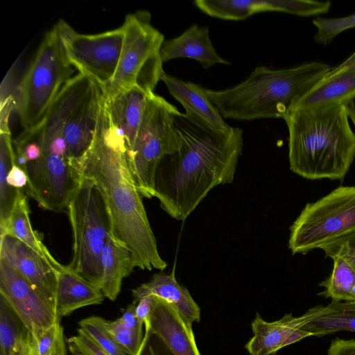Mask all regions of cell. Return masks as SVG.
Returning <instances> with one entry per match:
<instances>
[{
	"instance_id": "obj_1",
	"label": "cell",
	"mask_w": 355,
	"mask_h": 355,
	"mask_svg": "<svg viewBox=\"0 0 355 355\" xmlns=\"http://www.w3.org/2000/svg\"><path fill=\"white\" fill-rule=\"evenodd\" d=\"M175 145L157 168L155 196L172 218L184 220L214 187L232 182L243 150V132L214 128L179 111Z\"/></svg>"
},
{
	"instance_id": "obj_2",
	"label": "cell",
	"mask_w": 355,
	"mask_h": 355,
	"mask_svg": "<svg viewBox=\"0 0 355 355\" xmlns=\"http://www.w3.org/2000/svg\"><path fill=\"white\" fill-rule=\"evenodd\" d=\"M78 168L98 188L108 212L111 232L130 250L135 268L165 269L167 263L158 252L141 196L128 164L125 147L110 132L104 100L96 137Z\"/></svg>"
},
{
	"instance_id": "obj_3",
	"label": "cell",
	"mask_w": 355,
	"mask_h": 355,
	"mask_svg": "<svg viewBox=\"0 0 355 355\" xmlns=\"http://www.w3.org/2000/svg\"><path fill=\"white\" fill-rule=\"evenodd\" d=\"M347 105L291 112L288 130L290 169L308 180H343L355 159V132Z\"/></svg>"
},
{
	"instance_id": "obj_4",
	"label": "cell",
	"mask_w": 355,
	"mask_h": 355,
	"mask_svg": "<svg viewBox=\"0 0 355 355\" xmlns=\"http://www.w3.org/2000/svg\"><path fill=\"white\" fill-rule=\"evenodd\" d=\"M331 67L320 62L271 69L257 67L239 84L221 90L205 89L225 119H284L302 95Z\"/></svg>"
},
{
	"instance_id": "obj_5",
	"label": "cell",
	"mask_w": 355,
	"mask_h": 355,
	"mask_svg": "<svg viewBox=\"0 0 355 355\" xmlns=\"http://www.w3.org/2000/svg\"><path fill=\"white\" fill-rule=\"evenodd\" d=\"M67 213L73 232V256L67 267L101 288V254L111 223L103 197L94 182L81 175Z\"/></svg>"
},
{
	"instance_id": "obj_6",
	"label": "cell",
	"mask_w": 355,
	"mask_h": 355,
	"mask_svg": "<svg viewBox=\"0 0 355 355\" xmlns=\"http://www.w3.org/2000/svg\"><path fill=\"white\" fill-rule=\"evenodd\" d=\"M73 68L55 26L46 33L20 83L18 107L23 134L37 133L61 89L73 77Z\"/></svg>"
},
{
	"instance_id": "obj_7",
	"label": "cell",
	"mask_w": 355,
	"mask_h": 355,
	"mask_svg": "<svg viewBox=\"0 0 355 355\" xmlns=\"http://www.w3.org/2000/svg\"><path fill=\"white\" fill-rule=\"evenodd\" d=\"M146 10L128 14L122 27L124 40L114 78L103 91L105 98L137 86L154 92L164 73L160 50L164 35L151 24Z\"/></svg>"
},
{
	"instance_id": "obj_8",
	"label": "cell",
	"mask_w": 355,
	"mask_h": 355,
	"mask_svg": "<svg viewBox=\"0 0 355 355\" xmlns=\"http://www.w3.org/2000/svg\"><path fill=\"white\" fill-rule=\"evenodd\" d=\"M176 107L153 93L132 148L126 152L128 164L141 196H155V179L161 159L173 150Z\"/></svg>"
},
{
	"instance_id": "obj_9",
	"label": "cell",
	"mask_w": 355,
	"mask_h": 355,
	"mask_svg": "<svg viewBox=\"0 0 355 355\" xmlns=\"http://www.w3.org/2000/svg\"><path fill=\"white\" fill-rule=\"evenodd\" d=\"M355 230V187H340L306 205L290 227L288 248L306 254Z\"/></svg>"
},
{
	"instance_id": "obj_10",
	"label": "cell",
	"mask_w": 355,
	"mask_h": 355,
	"mask_svg": "<svg viewBox=\"0 0 355 355\" xmlns=\"http://www.w3.org/2000/svg\"><path fill=\"white\" fill-rule=\"evenodd\" d=\"M55 26L69 62L103 91L118 67L124 40L123 27L88 35L77 33L62 19Z\"/></svg>"
},
{
	"instance_id": "obj_11",
	"label": "cell",
	"mask_w": 355,
	"mask_h": 355,
	"mask_svg": "<svg viewBox=\"0 0 355 355\" xmlns=\"http://www.w3.org/2000/svg\"><path fill=\"white\" fill-rule=\"evenodd\" d=\"M0 296L16 313L32 336L60 322L52 306L18 271L1 259Z\"/></svg>"
},
{
	"instance_id": "obj_12",
	"label": "cell",
	"mask_w": 355,
	"mask_h": 355,
	"mask_svg": "<svg viewBox=\"0 0 355 355\" xmlns=\"http://www.w3.org/2000/svg\"><path fill=\"white\" fill-rule=\"evenodd\" d=\"M0 238V259L18 271L55 309L57 277L48 259L10 235Z\"/></svg>"
},
{
	"instance_id": "obj_13",
	"label": "cell",
	"mask_w": 355,
	"mask_h": 355,
	"mask_svg": "<svg viewBox=\"0 0 355 355\" xmlns=\"http://www.w3.org/2000/svg\"><path fill=\"white\" fill-rule=\"evenodd\" d=\"M103 100L102 89L94 83L64 125L62 135L67 143V155L77 166L96 137Z\"/></svg>"
},
{
	"instance_id": "obj_14",
	"label": "cell",
	"mask_w": 355,
	"mask_h": 355,
	"mask_svg": "<svg viewBox=\"0 0 355 355\" xmlns=\"http://www.w3.org/2000/svg\"><path fill=\"white\" fill-rule=\"evenodd\" d=\"M355 99V62L349 57L331 68L297 101L292 111L336 105ZM291 111V112H292Z\"/></svg>"
},
{
	"instance_id": "obj_15",
	"label": "cell",
	"mask_w": 355,
	"mask_h": 355,
	"mask_svg": "<svg viewBox=\"0 0 355 355\" xmlns=\"http://www.w3.org/2000/svg\"><path fill=\"white\" fill-rule=\"evenodd\" d=\"M153 93L134 86L110 98L104 96L111 130L125 145L126 152L133 146Z\"/></svg>"
},
{
	"instance_id": "obj_16",
	"label": "cell",
	"mask_w": 355,
	"mask_h": 355,
	"mask_svg": "<svg viewBox=\"0 0 355 355\" xmlns=\"http://www.w3.org/2000/svg\"><path fill=\"white\" fill-rule=\"evenodd\" d=\"M57 277L55 313L60 322L76 310L101 304L104 295L101 289L60 263L49 252H44Z\"/></svg>"
},
{
	"instance_id": "obj_17",
	"label": "cell",
	"mask_w": 355,
	"mask_h": 355,
	"mask_svg": "<svg viewBox=\"0 0 355 355\" xmlns=\"http://www.w3.org/2000/svg\"><path fill=\"white\" fill-rule=\"evenodd\" d=\"M94 82L85 75L78 73L62 87L51 105L37 133L26 135L38 141L41 147L45 146L56 137L62 135L67 120L87 96Z\"/></svg>"
},
{
	"instance_id": "obj_18",
	"label": "cell",
	"mask_w": 355,
	"mask_h": 355,
	"mask_svg": "<svg viewBox=\"0 0 355 355\" xmlns=\"http://www.w3.org/2000/svg\"><path fill=\"white\" fill-rule=\"evenodd\" d=\"M145 330H150L162 337L175 355H200L192 326L185 322L176 309L165 300L157 297L149 324Z\"/></svg>"
},
{
	"instance_id": "obj_19",
	"label": "cell",
	"mask_w": 355,
	"mask_h": 355,
	"mask_svg": "<svg viewBox=\"0 0 355 355\" xmlns=\"http://www.w3.org/2000/svg\"><path fill=\"white\" fill-rule=\"evenodd\" d=\"M160 55L163 63L178 58H192L204 69L216 64H230L216 51L209 37V28L198 24L191 25L175 38L164 40Z\"/></svg>"
},
{
	"instance_id": "obj_20",
	"label": "cell",
	"mask_w": 355,
	"mask_h": 355,
	"mask_svg": "<svg viewBox=\"0 0 355 355\" xmlns=\"http://www.w3.org/2000/svg\"><path fill=\"white\" fill-rule=\"evenodd\" d=\"M134 302L153 295L170 303L182 318L190 326L200 320V309L188 290L177 282L175 274L159 272L151 279L132 291Z\"/></svg>"
},
{
	"instance_id": "obj_21",
	"label": "cell",
	"mask_w": 355,
	"mask_h": 355,
	"mask_svg": "<svg viewBox=\"0 0 355 355\" xmlns=\"http://www.w3.org/2000/svg\"><path fill=\"white\" fill-rule=\"evenodd\" d=\"M171 95L191 115L209 126L226 131L230 128L200 85L184 81L164 73L161 78Z\"/></svg>"
},
{
	"instance_id": "obj_22",
	"label": "cell",
	"mask_w": 355,
	"mask_h": 355,
	"mask_svg": "<svg viewBox=\"0 0 355 355\" xmlns=\"http://www.w3.org/2000/svg\"><path fill=\"white\" fill-rule=\"evenodd\" d=\"M304 324L303 315L294 317L290 313L279 320L266 322L257 313L251 324L254 336L245 345V349L250 355H273L290 345L291 335Z\"/></svg>"
},
{
	"instance_id": "obj_23",
	"label": "cell",
	"mask_w": 355,
	"mask_h": 355,
	"mask_svg": "<svg viewBox=\"0 0 355 355\" xmlns=\"http://www.w3.org/2000/svg\"><path fill=\"white\" fill-rule=\"evenodd\" d=\"M102 283L101 289L105 297L114 301L124 278L135 268L132 252L112 232L107 238L101 254Z\"/></svg>"
},
{
	"instance_id": "obj_24",
	"label": "cell",
	"mask_w": 355,
	"mask_h": 355,
	"mask_svg": "<svg viewBox=\"0 0 355 355\" xmlns=\"http://www.w3.org/2000/svg\"><path fill=\"white\" fill-rule=\"evenodd\" d=\"M307 322L300 329L321 336L340 331L355 332V302L332 300L327 306H316L310 310Z\"/></svg>"
},
{
	"instance_id": "obj_25",
	"label": "cell",
	"mask_w": 355,
	"mask_h": 355,
	"mask_svg": "<svg viewBox=\"0 0 355 355\" xmlns=\"http://www.w3.org/2000/svg\"><path fill=\"white\" fill-rule=\"evenodd\" d=\"M31 341L30 331L0 296V355H30Z\"/></svg>"
},
{
	"instance_id": "obj_26",
	"label": "cell",
	"mask_w": 355,
	"mask_h": 355,
	"mask_svg": "<svg viewBox=\"0 0 355 355\" xmlns=\"http://www.w3.org/2000/svg\"><path fill=\"white\" fill-rule=\"evenodd\" d=\"M29 213L27 197L21 189L5 227L0 230V235H10L44 257L46 247L33 230Z\"/></svg>"
},
{
	"instance_id": "obj_27",
	"label": "cell",
	"mask_w": 355,
	"mask_h": 355,
	"mask_svg": "<svg viewBox=\"0 0 355 355\" xmlns=\"http://www.w3.org/2000/svg\"><path fill=\"white\" fill-rule=\"evenodd\" d=\"M15 164L10 130H0V230L5 227L21 190L10 187L6 182L8 172Z\"/></svg>"
},
{
	"instance_id": "obj_28",
	"label": "cell",
	"mask_w": 355,
	"mask_h": 355,
	"mask_svg": "<svg viewBox=\"0 0 355 355\" xmlns=\"http://www.w3.org/2000/svg\"><path fill=\"white\" fill-rule=\"evenodd\" d=\"M193 3L207 15L227 20H243L261 12L259 0H196Z\"/></svg>"
},
{
	"instance_id": "obj_29",
	"label": "cell",
	"mask_w": 355,
	"mask_h": 355,
	"mask_svg": "<svg viewBox=\"0 0 355 355\" xmlns=\"http://www.w3.org/2000/svg\"><path fill=\"white\" fill-rule=\"evenodd\" d=\"M333 261L331 275L320 284L325 288L320 295L332 300L355 302V272L339 258L333 259Z\"/></svg>"
},
{
	"instance_id": "obj_30",
	"label": "cell",
	"mask_w": 355,
	"mask_h": 355,
	"mask_svg": "<svg viewBox=\"0 0 355 355\" xmlns=\"http://www.w3.org/2000/svg\"><path fill=\"white\" fill-rule=\"evenodd\" d=\"M31 336L32 355H57L66 347L60 322Z\"/></svg>"
},
{
	"instance_id": "obj_31",
	"label": "cell",
	"mask_w": 355,
	"mask_h": 355,
	"mask_svg": "<svg viewBox=\"0 0 355 355\" xmlns=\"http://www.w3.org/2000/svg\"><path fill=\"white\" fill-rule=\"evenodd\" d=\"M317 28L315 42L320 45L329 44L342 32L355 28V12L345 17L325 18L318 16L313 20Z\"/></svg>"
},
{
	"instance_id": "obj_32",
	"label": "cell",
	"mask_w": 355,
	"mask_h": 355,
	"mask_svg": "<svg viewBox=\"0 0 355 355\" xmlns=\"http://www.w3.org/2000/svg\"><path fill=\"white\" fill-rule=\"evenodd\" d=\"M100 316H91L78 322L83 329L109 355H128L121 346L114 339L103 327Z\"/></svg>"
},
{
	"instance_id": "obj_33",
	"label": "cell",
	"mask_w": 355,
	"mask_h": 355,
	"mask_svg": "<svg viewBox=\"0 0 355 355\" xmlns=\"http://www.w3.org/2000/svg\"><path fill=\"white\" fill-rule=\"evenodd\" d=\"M103 327L121 346L128 355H136L143 340V328L132 329L123 327L117 320L102 318Z\"/></svg>"
},
{
	"instance_id": "obj_34",
	"label": "cell",
	"mask_w": 355,
	"mask_h": 355,
	"mask_svg": "<svg viewBox=\"0 0 355 355\" xmlns=\"http://www.w3.org/2000/svg\"><path fill=\"white\" fill-rule=\"evenodd\" d=\"M326 257L339 258L355 272V230L320 247Z\"/></svg>"
},
{
	"instance_id": "obj_35",
	"label": "cell",
	"mask_w": 355,
	"mask_h": 355,
	"mask_svg": "<svg viewBox=\"0 0 355 355\" xmlns=\"http://www.w3.org/2000/svg\"><path fill=\"white\" fill-rule=\"evenodd\" d=\"M136 355H175L158 334L145 330L142 343Z\"/></svg>"
},
{
	"instance_id": "obj_36",
	"label": "cell",
	"mask_w": 355,
	"mask_h": 355,
	"mask_svg": "<svg viewBox=\"0 0 355 355\" xmlns=\"http://www.w3.org/2000/svg\"><path fill=\"white\" fill-rule=\"evenodd\" d=\"M77 332L68 339V344L73 345L83 355H109L83 329L78 328Z\"/></svg>"
},
{
	"instance_id": "obj_37",
	"label": "cell",
	"mask_w": 355,
	"mask_h": 355,
	"mask_svg": "<svg viewBox=\"0 0 355 355\" xmlns=\"http://www.w3.org/2000/svg\"><path fill=\"white\" fill-rule=\"evenodd\" d=\"M157 297L150 295L141 298L136 304V315L146 327L149 324L150 315L155 305Z\"/></svg>"
},
{
	"instance_id": "obj_38",
	"label": "cell",
	"mask_w": 355,
	"mask_h": 355,
	"mask_svg": "<svg viewBox=\"0 0 355 355\" xmlns=\"http://www.w3.org/2000/svg\"><path fill=\"white\" fill-rule=\"evenodd\" d=\"M327 355H355V340L336 338L331 341Z\"/></svg>"
},
{
	"instance_id": "obj_39",
	"label": "cell",
	"mask_w": 355,
	"mask_h": 355,
	"mask_svg": "<svg viewBox=\"0 0 355 355\" xmlns=\"http://www.w3.org/2000/svg\"><path fill=\"white\" fill-rule=\"evenodd\" d=\"M116 320L123 327L132 329H141L144 325L137 317L136 302H134L128 306L122 315Z\"/></svg>"
},
{
	"instance_id": "obj_40",
	"label": "cell",
	"mask_w": 355,
	"mask_h": 355,
	"mask_svg": "<svg viewBox=\"0 0 355 355\" xmlns=\"http://www.w3.org/2000/svg\"><path fill=\"white\" fill-rule=\"evenodd\" d=\"M6 182L10 187L22 189L28 184V176L24 170L15 164L8 172Z\"/></svg>"
},
{
	"instance_id": "obj_41",
	"label": "cell",
	"mask_w": 355,
	"mask_h": 355,
	"mask_svg": "<svg viewBox=\"0 0 355 355\" xmlns=\"http://www.w3.org/2000/svg\"><path fill=\"white\" fill-rule=\"evenodd\" d=\"M347 112L355 128V99L347 105Z\"/></svg>"
},
{
	"instance_id": "obj_42",
	"label": "cell",
	"mask_w": 355,
	"mask_h": 355,
	"mask_svg": "<svg viewBox=\"0 0 355 355\" xmlns=\"http://www.w3.org/2000/svg\"><path fill=\"white\" fill-rule=\"evenodd\" d=\"M69 350L71 355H83L73 345L69 344Z\"/></svg>"
},
{
	"instance_id": "obj_43",
	"label": "cell",
	"mask_w": 355,
	"mask_h": 355,
	"mask_svg": "<svg viewBox=\"0 0 355 355\" xmlns=\"http://www.w3.org/2000/svg\"><path fill=\"white\" fill-rule=\"evenodd\" d=\"M57 355H67V348L62 349Z\"/></svg>"
},
{
	"instance_id": "obj_44",
	"label": "cell",
	"mask_w": 355,
	"mask_h": 355,
	"mask_svg": "<svg viewBox=\"0 0 355 355\" xmlns=\"http://www.w3.org/2000/svg\"><path fill=\"white\" fill-rule=\"evenodd\" d=\"M353 61L355 62V51L353 53V54L349 57Z\"/></svg>"
},
{
	"instance_id": "obj_45",
	"label": "cell",
	"mask_w": 355,
	"mask_h": 355,
	"mask_svg": "<svg viewBox=\"0 0 355 355\" xmlns=\"http://www.w3.org/2000/svg\"><path fill=\"white\" fill-rule=\"evenodd\" d=\"M30 355H31V354H30Z\"/></svg>"
}]
</instances>
